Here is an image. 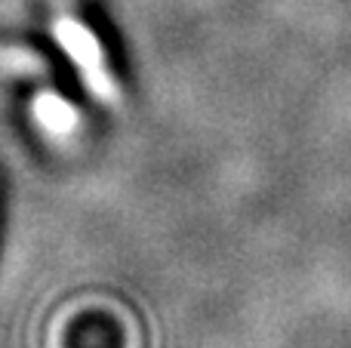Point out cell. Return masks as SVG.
Instances as JSON below:
<instances>
[{"mask_svg":"<svg viewBox=\"0 0 351 348\" xmlns=\"http://www.w3.org/2000/svg\"><path fill=\"white\" fill-rule=\"evenodd\" d=\"M0 74L37 77V74H43V62L25 47H6V43H0Z\"/></svg>","mask_w":351,"mask_h":348,"instance_id":"3957f363","label":"cell"},{"mask_svg":"<svg viewBox=\"0 0 351 348\" xmlns=\"http://www.w3.org/2000/svg\"><path fill=\"white\" fill-rule=\"evenodd\" d=\"M53 37L59 40V47L65 49L68 59L77 65L84 84L90 86L96 96H102V99L114 96V84H111L108 65H105L102 43H99V37L93 34L84 22H77V18H71V16H59L53 25Z\"/></svg>","mask_w":351,"mask_h":348,"instance_id":"6da1fadb","label":"cell"},{"mask_svg":"<svg viewBox=\"0 0 351 348\" xmlns=\"http://www.w3.org/2000/svg\"><path fill=\"white\" fill-rule=\"evenodd\" d=\"M31 114H34L37 127L43 129L47 136H56V139H65V136H71L74 129H77V108L74 105H68L62 96H56V92H37L34 102H31Z\"/></svg>","mask_w":351,"mask_h":348,"instance_id":"7a4b0ae2","label":"cell"}]
</instances>
